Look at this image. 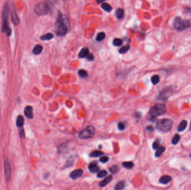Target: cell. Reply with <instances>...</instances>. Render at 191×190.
Instances as JSON below:
<instances>
[{"mask_svg":"<svg viewBox=\"0 0 191 190\" xmlns=\"http://www.w3.org/2000/svg\"><path fill=\"white\" fill-rule=\"evenodd\" d=\"M70 24L67 16L61 13H59L58 18L55 24V32L57 35L62 36L69 31Z\"/></svg>","mask_w":191,"mask_h":190,"instance_id":"1","label":"cell"},{"mask_svg":"<svg viewBox=\"0 0 191 190\" xmlns=\"http://www.w3.org/2000/svg\"><path fill=\"white\" fill-rule=\"evenodd\" d=\"M9 14V7L8 5H5L2 12V31L5 32L8 36L11 34V28L8 25V18Z\"/></svg>","mask_w":191,"mask_h":190,"instance_id":"2","label":"cell"},{"mask_svg":"<svg viewBox=\"0 0 191 190\" xmlns=\"http://www.w3.org/2000/svg\"><path fill=\"white\" fill-rule=\"evenodd\" d=\"M167 112L166 105L164 104H157L152 107L149 111L150 116L155 118L157 117L163 115Z\"/></svg>","mask_w":191,"mask_h":190,"instance_id":"3","label":"cell"},{"mask_svg":"<svg viewBox=\"0 0 191 190\" xmlns=\"http://www.w3.org/2000/svg\"><path fill=\"white\" fill-rule=\"evenodd\" d=\"M173 127L172 120L169 119H162L159 120L157 123V128L163 132L170 131Z\"/></svg>","mask_w":191,"mask_h":190,"instance_id":"4","label":"cell"},{"mask_svg":"<svg viewBox=\"0 0 191 190\" xmlns=\"http://www.w3.org/2000/svg\"><path fill=\"white\" fill-rule=\"evenodd\" d=\"M174 28L176 30L180 31L190 26V22L186 20H183L180 17H177L174 21Z\"/></svg>","mask_w":191,"mask_h":190,"instance_id":"5","label":"cell"},{"mask_svg":"<svg viewBox=\"0 0 191 190\" xmlns=\"http://www.w3.org/2000/svg\"><path fill=\"white\" fill-rule=\"evenodd\" d=\"M95 133V129L93 126H88L83 129L78 134V137L82 139L92 138Z\"/></svg>","mask_w":191,"mask_h":190,"instance_id":"6","label":"cell"},{"mask_svg":"<svg viewBox=\"0 0 191 190\" xmlns=\"http://www.w3.org/2000/svg\"><path fill=\"white\" fill-rule=\"evenodd\" d=\"M49 11V6L47 3L41 2L35 6L34 11L38 15H47Z\"/></svg>","mask_w":191,"mask_h":190,"instance_id":"7","label":"cell"},{"mask_svg":"<svg viewBox=\"0 0 191 190\" xmlns=\"http://www.w3.org/2000/svg\"><path fill=\"white\" fill-rule=\"evenodd\" d=\"M4 169H5V174L6 179L7 181H9L11 177V165L10 164V162L7 159L5 160L4 162Z\"/></svg>","mask_w":191,"mask_h":190,"instance_id":"8","label":"cell"},{"mask_svg":"<svg viewBox=\"0 0 191 190\" xmlns=\"http://www.w3.org/2000/svg\"><path fill=\"white\" fill-rule=\"evenodd\" d=\"M83 172V170L81 169H76L70 173L69 176L72 179H76L82 176Z\"/></svg>","mask_w":191,"mask_h":190,"instance_id":"9","label":"cell"},{"mask_svg":"<svg viewBox=\"0 0 191 190\" xmlns=\"http://www.w3.org/2000/svg\"><path fill=\"white\" fill-rule=\"evenodd\" d=\"M24 114L25 116L29 119H32L34 117L33 108L31 106L26 107L24 110Z\"/></svg>","mask_w":191,"mask_h":190,"instance_id":"10","label":"cell"},{"mask_svg":"<svg viewBox=\"0 0 191 190\" xmlns=\"http://www.w3.org/2000/svg\"><path fill=\"white\" fill-rule=\"evenodd\" d=\"M88 168L90 172L96 173L99 171V168L96 162L90 163L88 166Z\"/></svg>","mask_w":191,"mask_h":190,"instance_id":"11","label":"cell"},{"mask_svg":"<svg viewBox=\"0 0 191 190\" xmlns=\"http://www.w3.org/2000/svg\"><path fill=\"white\" fill-rule=\"evenodd\" d=\"M171 180H172V178H171V177L170 176L164 175V176H161L160 178L159 182L160 183H161V184L167 185L168 183L171 182Z\"/></svg>","mask_w":191,"mask_h":190,"instance_id":"12","label":"cell"},{"mask_svg":"<svg viewBox=\"0 0 191 190\" xmlns=\"http://www.w3.org/2000/svg\"><path fill=\"white\" fill-rule=\"evenodd\" d=\"M112 176H110L107 177H106L105 179H103V181L99 182V186L100 187H105L108 184V183L112 181Z\"/></svg>","mask_w":191,"mask_h":190,"instance_id":"13","label":"cell"},{"mask_svg":"<svg viewBox=\"0 0 191 190\" xmlns=\"http://www.w3.org/2000/svg\"><path fill=\"white\" fill-rule=\"evenodd\" d=\"M89 54V49L88 48H84L80 50L79 54V57L80 58H87L88 55Z\"/></svg>","mask_w":191,"mask_h":190,"instance_id":"14","label":"cell"},{"mask_svg":"<svg viewBox=\"0 0 191 190\" xmlns=\"http://www.w3.org/2000/svg\"><path fill=\"white\" fill-rule=\"evenodd\" d=\"M187 126V121L184 120H182V122L179 123L178 127V131L179 132H183V131L186 129Z\"/></svg>","mask_w":191,"mask_h":190,"instance_id":"15","label":"cell"},{"mask_svg":"<svg viewBox=\"0 0 191 190\" xmlns=\"http://www.w3.org/2000/svg\"><path fill=\"white\" fill-rule=\"evenodd\" d=\"M24 118L22 116H19L16 119V126L19 128H21L23 127L24 124Z\"/></svg>","mask_w":191,"mask_h":190,"instance_id":"16","label":"cell"},{"mask_svg":"<svg viewBox=\"0 0 191 190\" xmlns=\"http://www.w3.org/2000/svg\"><path fill=\"white\" fill-rule=\"evenodd\" d=\"M166 150V148L163 146H159L158 148L157 149V151L155 153V156L157 158L161 156V155L164 153V152Z\"/></svg>","mask_w":191,"mask_h":190,"instance_id":"17","label":"cell"},{"mask_svg":"<svg viewBox=\"0 0 191 190\" xmlns=\"http://www.w3.org/2000/svg\"><path fill=\"white\" fill-rule=\"evenodd\" d=\"M11 16H12V21L14 22V24L15 25H18L19 23V19L17 13L16 12V11H12V14H11Z\"/></svg>","mask_w":191,"mask_h":190,"instance_id":"18","label":"cell"},{"mask_svg":"<svg viewBox=\"0 0 191 190\" xmlns=\"http://www.w3.org/2000/svg\"><path fill=\"white\" fill-rule=\"evenodd\" d=\"M116 16L118 19H121L124 16V11L122 8H118L116 11Z\"/></svg>","mask_w":191,"mask_h":190,"instance_id":"19","label":"cell"},{"mask_svg":"<svg viewBox=\"0 0 191 190\" xmlns=\"http://www.w3.org/2000/svg\"><path fill=\"white\" fill-rule=\"evenodd\" d=\"M42 51H43V46L40 45H37L34 47L33 52L35 55H39L41 53Z\"/></svg>","mask_w":191,"mask_h":190,"instance_id":"20","label":"cell"},{"mask_svg":"<svg viewBox=\"0 0 191 190\" xmlns=\"http://www.w3.org/2000/svg\"><path fill=\"white\" fill-rule=\"evenodd\" d=\"M123 167H124L125 168L127 169H131L134 167V164L132 162H124L122 163Z\"/></svg>","mask_w":191,"mask_h":190,"instance_id":"21","label":"cell"},{"mask_svg":"<svg viewBox=\"0 0 191 190\" xmlns=\"http://www.w3.org/2000/svg\"><path fill=\"white\" fill-rule=\"evenodd\" d=\"M125 187V182L121 181L119 182L116 185L115 187V189H122L123 188H124Z\"/></svg>","mask_w":191,"mask_h":190,"instance_id":"22","label":"cell"},{"mask_svg":"<svg viewBox=\"0 0 191 190\" xmlns=\"http://www.w3.org/2000/svg\"><path fill=\"white\" fill-rule=\"evenodd\" d=\"M101 7L107 12H110L112 9L111 6L107 4V3H103L101 5Z\"/></svg>","mask_w":191,"mask_h":190,"instance_id":"23","label":"cell"},{"mask_svg":"<svg viewBox=\"0 0 191 190\" xmlns=\"http://www.w3.org/2000/svg\"><path fill=\"white\" fill-rule=\"evenodd\" d=\"M103 155V153L100 150H94L90 153V156L91 157H98Z\"/></svg>","mask_w":191,"mask_h":190,"instance_id":"24","label":"cell"},{"mask_svg":"<svg viewBox=\"0 0 191 190\" xmlns=\"http://www.w3.org/2000/svg\"><path fill=\"white\" fill-rule=\"evenodd\" d=\"M180 139V137L179 134H175L174 136L173 137V138H172V140H171V143H172L173 145H176L178 143Z\"/></svg>","mask_w":191,"mask_h":190,"instance_id":"25","label":"cell"},{"mask_svg":"<svg viewBox=\"0 0 191 190\" xmlns=\"http://www.w3.org/2000/svg\"><path fill=\"white\" fill-rule=\"evenodd\" d=\"M53 38V34H51L50 33H48V34H47L46 35L42 36L40 39L43 41H45V40H50Z\"/></svg>","mask_w":191,"mask_h":190,"instance_id":"26","label":"cell"},{"mask_svg":"<svg viewBox=\"0 0 191 190\" xmlns=\"http://www.w3.org/2000/svg\"><path fill=\"white\" fill-rule=\"evenodd\" d=\"M151 81L152 83H153L154 85L157 84L160 81L159 76V75H154V76L151 77Z\"/></svg>","mask_w":191,"mask_h":190,"instance_id":"27","label":"cell"},{"mask_svg":"<svg viewBox=\"0 0 191 190\" xmlns=\"http://www.w3.org/2000/svg\"><path fill=\"white\" fill-rule=\"evenodd\" d=\"M78 75H79V76L80 78H83V79L87 78V77H88V73H87V72L86 70H82V69L79 70V71H78Z\"/></svg>","mask_w":191,"mask_h":190,"instance_id":"28","label":"cell"},{"mask_svg":"<svg viewBox=\"0 0 191 190\" xmlns=\"http://www.w3.org/2000/svg\"><path fill=\"white\" fill-rule=\"evenodd\" d=\"M107 172L105 170H101V171H99L97 173V176L98 178H102V177H105L107 175Z\"/></svg>","mask_w":191,"mask_h":190,"instance_id":"29","label":"cell"},{"mask_svg":"<svg viewBox=\"0 0 191 190\" xmlns=\"http://www.w3.org/2000/svg\"><path fill=\"white\" fill-rule=\"evenodd\" d=\"M105 38V34L104 32H100L97 35L96 37V40L98 41H102L103 39Z\"/></svg>","mask_w":191,"mask_h":190,"instance_id":"30","label":"cell"},{"mask_svg":"<svg viewBox=\"0 0 191 190\" xmlns=\"http://www.w3.org/2000/svg\"><path fill=\"white\" fill-rule=\"evenodd\" d=\"M129 49H130V46L129 45H126L122 47L119 50V52L120 54H125L126 52L128 51Z\"/></svg>","mask_w":191,"mask_h":190,"instance_id":"31","label":"cell"},{"mask_svg":"<svg viewBox=\"0 0 191 190\" xmlns=\"http://www.w3.org/2000/svg\"><path fill=\"white\" fill-rule=\"evenodd\" d=\"M109 171L111 173L115 174V173H117L119 171V168L117 166L114 165V166H112L109 168Z\"/></svg>","mask_w":191,"mask_h":190,"instance_id":"32","label":"cell"},{"mask_svg":"<svg viewBox=\"0 0 191 190\" xmlns=\"http://www.w3.org/2000/svg\"><path fill=\"white\" fill-rule=\"evenodd\" d=\"M122 44V40L120 39H115L113 40V45L115 46H119Z\"/></svg>","mask_w":191,"mask_h":190,"instance_id":"33","label":"cell"},{"mask_svg":"<svg viewBox=\"0 0 191 190\" xmlns=\"http://www.w3.org/2000/svg\"><path fill=\"white\" fill-rule=\"evenodd\" d=\"M160 143L159 140L158 139H157V140H155L153 144V148L154 149H157L158 148V147L160 146Z\"/></svg>","mask_w":191,"mask_h":190,"instance_id":"34","label":"cell"},{"mask_svg":"<svg viewBox=\"0 0 191 190\" xmlns=\"http://www.w3.org/2000/svg\"><path fill=\"white\" fill-rule=\"evenodd\" d=\"M109 160V158L107 156H102L99 159V161L102 163H106Z\"/></svg>","mask_w":191,"mask_h":190,"instance_id":"35","label":"cell"},{"mask_svg":"<svg viewBox=\"0 0 191 190\" xmlns=\"http://www.w3.org/2000/svg\"><path fill=\"white\" fill-rule=\"evenodd\" d=\"M118 128L119 130H122L125 129V124L124 123H122V122H120L119 124H118Z\"/></svg>","mask_w":191,"mask_h":190,"instance_id":"36","label":"cell"},{"mask_svg":"<svg viewBox=\"0 0 191 190\" xmlns=\"http://www.w3.org/2000/svg\"><path fill=\"white\" fill-rule=\"evenodd\" d=\"M86 58H87V59H88V60H89V61H93V60H94V56H93V55L92 54H90V53H89V54L88 55V56H87Z\"/></svg>","mask_w":191,"mask_h":190,"instance_id":"37","label":"cell"},{"mask_svg":"<svg viewBox=\"0 0 191 190\" xmlns=\"http://www.w3.org/2000/svg\"><path fill=\"white\" fill-rule=\"evenodd\" d=\"M20 128L21 129L19 130V132H20V136H21V138H24V137L25 136L24 129H23V128H22V127Z\"/></svg>","mask_w":191,"mask_h":190,"instance_id":"38","label":"cell"},{"mask_svg":"<svg viewBox=\"0 0 191 190\" xmlns=\"http://www.w3.org/2000/svg\"><path fill=\"white\" fill-rule=\"evenodd\" d=\"M147 129L148 130H149V131H151V130H152V131H153V130H154L153 127H152V126H148V127H147Z\"/></svg>","mask_w":191,"mask_h":190,"instance_id":"39","label":"cell"},{"mask_svg":"<svg viewBox=\"0 0 191 190\" xmlns=\"http://www.w3.org/2000/svg\"><path fill=\"white\" fill-rule=\"evenodd\" d=\"M104 1H105V0H97V2L98 4H100V3H102Z\"/></svg>","mask_w":191,"mask_h":190,"instance_id":"40","label":"cell"},{"mask_svg":"<svg viewBox=\"0 0 191 190\" xmlns=\"http://www.w3.org/2000/svg\"><path fill=\"white\" fill-rule=\"evenodd\" d=\"M190 130H191V122H190V128H189Z\"/></svg>","mask_w":191,"mask_h":190,"instance_id":"41","label":"cell"},{"mask_svg":"<svg viewBox=\"0 0 191 190\" xmlns=\"http://www.w3.org/2000/svg\"><path fill=\"white\" fill-rule=\"evenodd\" d=\"M190 157L191 158V153H190Z\"/></svg>","mask_w":191,"mask_h":190,"instance_id":"42","label":"cell"}]
</instances>
